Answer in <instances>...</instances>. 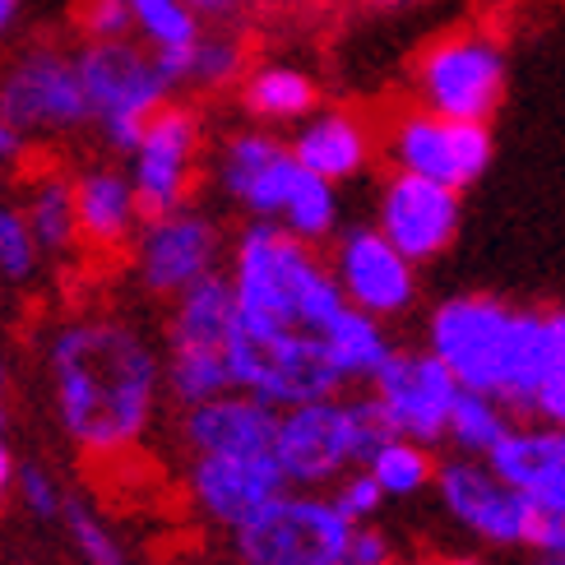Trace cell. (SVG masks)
<instances>
[{"mask_svg":"<svg viewBox=\"0 0 565 565\" xmlns=\"http://www.w3.org/2000/svg\"><path fill=\"white\" fill-rule=\"evenodd\" d=\"M237 329L227 343L232 390L269 408L366 385L398 348L381 320L343 301L324 255L274 223H246L227 260Z\"/></svg>","mask_w":565,"mask_h":565,"instance_id":"6da1fadb","label":"cell"},{"mask_svg":"<svg viewBox=\"0 0 565 565\" xmlns=\"http://www.w3.org/2000/svg\"><path fill=\"white\" fill-rule=\"evenodd\" d=\"M46 375L61 431L88 459L126 455L153 427L162 358L126 320H65L46 343Z\"/></svg>","mask_w":565,"mask_h":565,"instance_id":"7a4b0ae2","label":"cell"},{"mask_svg":"<svg viewBox=\"0 0 565 565\" xmlns=\"http://www.w3.org/2000/svg\"><path fill=\"white\" fill-rule=\"evenodd\" d=\"M427 352L459 390L491 394L514 417H529L547 366V311L510 306L491 292L445 297L427 316Z\"/></svg>","mask_w":565,"mask_h":565,"instance_id":"3957f363","label":"cell"},{"mask_svg":"<svg viewBox=\"0 0 565 565\" xmlns=\"http://www.w3.org/2000/svg\"><path fill=\"white\" fill-rule=\"evenodd\" d=\"M390 436V422L366 390L329 394L278 413L274 463L288 491H329L352 468H366Z\"/></svg>","mask_w":565,"mask_h":565,"instance_id":"277c9868","label":"cell"},{"mask_svg":"<svg viewBox=\"0 0 565 565\" xmlns=\"http://www.w3.org/2000/svg\"><path fill=\"white\" fill-rule=\"evenodd\" d=\"M79 88L88 103V126H98L111 153H126L139 145L149 116L158 107L172 103V84L158 75V65L149 56V46H139L130 38L116 42H84L75 52Z\"/></svg>","mask_w":565,"mask_h":565,"instance_id":"5b68a950","label":"cell"},{"mask_svg":"<svg viewBox=\"0 0 565 565\" xmlns=\"http://www.w3.org/2000/svg\"><path fill=\"white\" fill-rule=\"evenodd\" d=\"M510 61L497 33L450 29L431 38L413 61V98L422 111L487 126L505 103Z\"/></svg>","mask_w":565,"mask_h":565,"instance_id":"8992f818","label":"cell"},{"mask_svg":"<svg viewBox=\"0 0 565 565\" xmlns=\"http://www.w3.org/2000/svg\"><path fill=\"white\" fill-rule=\"evenodd\" d=\"M352 524L324 491H282L232 529L237 565H343Z\"/></svg>","mask_w":565,"mask_h":565,"instance_id":"52a82bcc","label":"cell"},{"mask_svg":"<svg viewBox=\"0 0 565 565\" xmlns=\"http://www.w3.org/2000/svg\"><path fill=\"white\" fill-rule=\"evenodd\" d=\"M385 153L394 162V172L436 181V185H445V191L463 195L468 185H478L487 177L491 153H497V139H491V126L455 121V116L408 107L390 121Z\"/></svg>","mask_w":565,"mask_h":565,"instance_id":"ba28073f","label":"cell"},{"mask_svg":"<svg viewBox=\"0 0 565 565\" xmlns=\"http://www.w3.org/2000/svg\"><path fill=\"white\" fill-rule=\"evenodd\" d=\"M200 145H204V121L195 107L168 103L149 116L139 145L130 149V191L139 200V214L158 218L172 209L191 204L195 191V168H200Z\"/></svg>","mask_w":565,"mask_h":565,"instance_id":"9c48e42d","label":"cell"},{"mask_svg":"<svg viewBox=\"0 0 565 565\" xmlns=\"http://www.w3.org/2000/svg\"><path fill=\"white\" fill-rule=\"evenodd\" d=\"M431 487H436L440 510L468 537H478L487 547H529L537 505L491 473L487 459H463V455L445 459L436 463Z\"/></svg>","mask_w":565,"mask_h":565,"instance_id":"30bf717a","label":"cell"},{"mask_svg":"<svg viewBox=\"0 0 565 565\" xmlns=\"http://www.w3.org/2000/svg\"><path fill=\"white\" fill-rule=\"evenodd\" d=\"M135 274L153 297H177L191 282L223 269V232L204 209H172V214L145 218L130 242Z\"/></svg>","mask_w":565,"mask_h":565,"instance_id":"8fae6325","label":"cell"},{"mask_svg":"<svg viewBox=\"0 0 565 565\" xmlns=\"http://www.w3.org/2000/svg\"><path fill=\"white\" fill-rule=\"evenodd\" d=\"M366 394L385 413L394 436L417 440L431 450V445L445 440V422H450L459 385L427 348H394L385 366L366 381Z\"/></svg>","mask_w":565,"mask_h":565,"instance_id":"7c38bea8","label":"cell"},{"mask_svg":"<svg viewBox=\"0 0 565 565\" xmlns=\"http://www.w3.org/2000/svg\"><path fill=\"white\" fill-rule=\"evenodd\" d=\"M329 274H334L343 301L371 320H398L417 301V265H408L371 223L339 227L334 250H329Z\"/></svg>","mask_w":565,"mask_h":565,"instance_id":"4fadbf2b","label":"cell"},{"mask_svg":"<svg viewBox=\"0 0 565 565\" xmlns=\"http://www.w3.org/2000/svg\"><path fill=\"white\" fill-rule=\"evenodd\" d=\"M0 111L23 135H70L88 126V103L79 88L75 56L61 46L23 52L0 79Z\"/></svg>","mask_w":565,"mask_h":565,"instance_id":"5bb4252c","label":"cell"},{"mask_svg":"<svg viewBox=\"0 0 565 565\" xmlns=\"http://www.w3.org/2000/svg\"><path fill=\"white\" fill-rule=\"evenodd\" d=\"M463 223V195L408 172H390L375 195V232L408 265H431L455 246Z\"/></svg>","mask_w":565,"mask_h":565,"instance_id":"9a60e30c","label":"cell"},{"mask_svg":"<svg viewBox=\"0 0 565 565\" xmlns=\"http://www.w3.org/2000/svg\"><path fill=\"white\" fill-rule=\"evenodd\" d=\"M297 177L301 162L269 130H237L218 149V191L250 214V223H278Z\"/></svg>","mask_w":565,"mask_h":565,"instance_id":"2e32d148","label":"cell"},{"mask_svg":"<svg viewBox=\"0 0 565 565\" xmlns=\"http://www.w3.org/2000/svg\"><path fill=\"white\" fill-rule=\"evenodd\" d=\"M185 491L195 510L218 529H242L255 510L288 491L274 455H191Z\"/></svg>","mask_w":565,"mask_h":565,"instance_id":"e0dca14e","label":"cell"},{"mask_svg":"<svg viewBox=\"0 0 565 565\" xmlns=\"http://www.w3.org/2000/svg\"><path fill=\"white\" fill-rule=\"evenodd\" d=\"M278 408L242 390L181 408V440L191 455H274Z\"/></svg>","mask_w":565,"mask_h":565,"instance_id":"ac0fdd59","label":"cell"},{"mask_svg":"<svg viewBox=\"0 0 565 565\" xmlns=\"http://www.w3.org/2000/svg\"><path fill=\"white\" fill-rule=\"evenodd\" d=\"M288 149L311 177L343 185V181H358L371 168L375 130L366 116L348 111V107H316L306 121H297V135Z\"/></svg>","mask_w":565,"mask_h":565,"instance_id":"d6986e66","label":"cell"},{"mask_svg":"<svg viewBox=\"0 0 565 565\" xmlns=\"http://www.w3.org/2000/svg\"><path fill=\"white\" fill-rule=\"evenodd\" d=\"M491 473L510 482L537 510H565V431L561 427H520L487 455Z\"/></svg>","mask_w":565,"mask_h":565,"instance_id":"ffe728a7","label":"cell"},{"mask_svg":"<svg viewBox=\"0 0 565 565\" xmlns=\"http://www.w3.org/2000/svg\"><path fill=\"white\" fill-rule=\"evenodd\" d=\"M75 181V227H79V242L93 250H130L139 223V200L130 191V177L121 168H88Z\"/></svg>","mask_w":565,"mask_h":565,"instance_id":"44dd1931","label":"cell"},{"mask_svg":"<svg viewBox=\"0 0 565 565\" xmlns=\"http://www.w3.org/2000/svg\"><path fill=\"white\" fill-rule=\"evenodd\" d=\"M232 329H237V306H232L227 274L218 269L172 297L168 352H218V358H227Z\"/></svg>","mask_w":565,"mask_h":565,"instance_id":"7402d4cb","label":"cell"},{"mask_svg":"<svg viewBox=\"0 0 565 565\" xmlns=\"http://www.w3.org/2000/svg\"><path fill=\"white\" fill-rule=\"evenodd\" d=\"M242 107L260 126H297L320 107V84L297 65H255L242 75Z\"/></svg>","mask_w":565,"mask_h":565,"instance_id":"603a6c76","label":"cell"},{"mask_svg":"<svg viewBox=\"0 0 565 565\" xmlns=\"http://www.w3.org/2000/svg\"><path fill=\"white\" fill-rule=\"evenodd\" d=\"M23 223H29L33 242L42 255H70L79 246V227H75V181L61 172H42L33 177L29 195L19 204Z\"/></svg>","mask_w":565,"mask_h":565,"instance_id":"cb8c5ba5","label":"cell"},{"mask_svg":"<svg viewBox=\"0 0 565 565\" xmlns=\"http://www.w3.org/2000/svg\"><path fill=\"white\" fill-rule=\"evenodd\" d=\"M514 422L520 417H514L501 398L459 390L455 408H450V422H445V440H450L455 455H463V459H487L510 436Z\"/></svg>","mask_w":565,"mask_h":565,"instance_id":"d4e9b609","label":"cell"},{"mask_svg":"<svg viewBox=\"0 0 565 565\" xmlns=\"http://www.w3.org/2000/svg\"><path fill=\"white\" fill-rule=\"evenodd\" d=\"M288 237L306 242V246H324V242H334V232H339V185H329L320 177H311L301 168V177L292 181V195L288 204H282V214L278 223Z\"/></svg>","mask_w":565,"mask_h":565,"instance_id":"484cf974","label":"cell"},{"mask_svg":"<svg viewBox=\"0 0 565 565\" xmlns=\"http://www.w3.org/2000/svg\"><path fill=\"white\" fill-rule=\"evenodd\" d=\"M366 473L371 482L381 487L385 501H408V497H422L436 478V455L427 445L417 440H404V436H390L381 450L366 459Z\"/></svg>","mask_w":565,"mask_h":565,"instance_id":"4316f807","label":"cell"},{"mask_svg":"<svg viewBox=\"0 0 565 565\" xmlns=\"http://www.w3.org/2000/svg\"><path fill=\"white\" fill-rule=\"evenodd\" d=\"M162 385H168L177 408H195L204 398L232 390L227 358H218V352H168L162 358Z\"/></svg>","mask_w":565,"mask_h":565,"instance_id":"83f0119b","label":"cell"},{"mask_svg":"<svg viewBox=\"0 0 565 565\" xmlns=\"http://www.w3.org/2000/svg\"><path fill=\"white\" fill-rule=\"evenodd\" d=\"M130 10V33L145 38L149 52H172V46L200 42L204 23L185 0H126Z\"/></svg>","mask_w":565,"mask_h":565,"instance_id":"f1b7e54d","label":"cell"},{"mask_svg":"<svg viewBox=\"0 0 565 565\" xmlns=\"http://www.w3.org/2000/svg\"><path fill=\"white\" fill-rule=\"evenodd\" d=\"M529 417L565 431V306H547V366L543 381H537Z\"/></svg>","mask_w":565,"mask_h":565,"instance_id":"f546056e","label":"cell"},{"mask_svg":"<svg viewBox=\"0 0 565 565\" xmlns=\"http://www.w3.org/2000/svg\"><path fill=\"white\" fill-rule=\"evenodd\" d=\"M242 75H246V46H242V38H232V33H200L195 56H191V79H185V84L218 93V88L242 84Z\"/></svg>","mask_w":565,"mask_h":565,"instance_id":"4dcf8cb0","label":"cell"},{"mask_svg":"<svg viewBox=\"0 0 565 565\" xmlns=\"http://www.w3.org/2000/svg\"><path fill=\"white\" fill-rule=\"evenodd\" d=\"M61 524H65V533H70V543H75V552L84 556V565H126L121 537H116V533L98 520V510H93V505L65 497Z\"/></svg>","mask_w":565,"mask_h":565,"instance_id":"1f68e13d","label":"cell"},{"mask_svg":"<svg viewBox=\"0 0 565 565\" xmlns=\"http://www.w3.org/2000/svg\"><path fill=\"white\" fill-rule=\"evenodd\" d=\"M42 265V250L33 242L29 223H23L19 204H0V278L6 282H29Z\"/></svg>","mask_w":565,"mask_h":565,"instance_id":"d6a6232c","label":"cell"},{"mask_svg":"<svg viewBox=\"0 0 565 565\" xmlns=\"http://www.w3.org/2000/svg\"><path fill=\"white\" fill-rule=\"evenodd\" d=\"M329 497V505H334L343 520L358 529V524H375V514L385 510V497H381V487L371 482V473L366 468H352V473H343L334 487L324 491Z\"/></svg>","mask_w":565,"mask_h":565,"instance_id":"836d02e7","label":"cell"},{"mask_svg":"<svg viewBox=\"0 0 565 565\" xmlns=\"http://www.w3.org/2000/svg\"><path fill=\"white\" fill-rule=\"evenodd\" d=\"M14 487H19V501H23V510H29V514H38V520H61L65 491H61V482L46 473L42 463H19Z\"/></svg>","mask_w":565,"mask_h":565,"instance_id":"e575fe53","label":"cell"},{"mask_svg":"<svg viewBox=\"0 0 565 565\" xmlns=\"http://www.w3.org/2000/svg\"><path fill=\"white\" fill-rule=\"evenodd\" d=\"M75 23H79L84 42L130 38V10H126V0H79V6H75Z\"/></svg>","mask_w":565,"mask_h":565,"instance_id":"d590c367","label":"cell"},{"mask_svg":"<svg viewBox=\"0 0 565 565\" xmlns=\"http://www.w3.org/2000/svg\"><path fill=\"white\" fill-rule=\"evenodd\" d=\"M394 561H398V547L381 524H358L348 533L343 565H394Z\"/></svg>","mask_w":565,"mask_h":565,"instance_id":"8d00e7d4","label":"cell"},{"mask_svg":"<svg viewBox=\"0 0 565 565\" xmlns=\"http://www.w3.org/2000/svg\"><path fill=\"white\" fill-rule=\"evenodd\" d=\"M529 547L543 561H565V510H533Z\"/></svg>","mask_w":565,"mask_h":565,"instance_id":"74e56055","label":"cell"},{"mask_svg":"<svg viewBox=\"0 0 565 565\" xmlns=\"http://www.w3.org/2000/svg\"><path fill=\"white\" fill-rule=\"evenodd\" d=\"M14 158H23V130L0 111V162H14Z\"/></svg>","mask_w":565,"mask_h":565,"instance_id":"f35d334b","label":"cell"},{"mask_svg":"<svg viewBox=\"0 0 565 565\" xmlns=\"http://www.w3.org/2000/svg\"><path fill=\"white\" fill-rule=\"evenodd\" d=\"M185 6L200 14V23H204V19H218V23H223V19H232V14L242 10V0H185Z\"/></svg>","mask_w":565,"mask_h":565,"instance_id":"ab89813d","label":"cell"},{"mask_svg":"<svg viewBox=\"0 0 565 565\" xmlns=\"http://www.w3.org/2000/svg\"><path fill=\"white\" fill-rule=\"evenodd\" d=\"M14 473H19V463H14V450H10V440L6 431H0V497L14 487Z\"/></svg>","mask_w":565,"mask_h":565,"instance_id":"60d3db41","label":"cell"},{"mask_svg":"<svg viewBox=\"0 0 565 565\" xmlns=\"http://www.w3.org/2000/svg\"><path fill=\"white\" fill-rule=\"evenodd\" d=\"M394 565H482L478 556H398Z\"/></svg>","mask_w":565,"mask_h":565,"instance_id":"b9f144b4","label":"cell"},{"mask_svg":"<svg viewBox=\"0 0 565 565\" xmlns=\"http://www.w3.org/2000/svg\"><path fill=\"white\" fill-rule=\"evenodd\" d=\"M366 10H375V14H404V10H413V6H422V0H362Z\"/></svg>","mask_w":565,"mask_h":565,"instance_id":"7bdbcfd3","label":"cell"},{"mask_svg":"<svg viewBox=\"0 0 565 565\" xmlns=\"http://www.w3.org/2000/svg\"><path fill=\"white\" fill-rule=\"evenodd\" d=\"M6 422H10V366L0 358V431H6Z\"/></svg>","mask_w":565,"mask_h":565,"instance_id":"ee69618b","label":"cell"},{"mask_svg":"<svg viewBox=\"0 0 565 565\" xmlns=\"http://www.w3.org/2000/svg\"><path fill=\"white\" fill-rule=\"evenodd\" d=\"M19 14H23V0H0V38H6V33L14 29Z\"/></svg>","mask_w":565,"mask_h":565,"instance_id":"f6af8a7d","label":"cell"},{"mask_svg":"<svg viewBox=\"0 0 565 565\" xmlns=\"http://www.w3.org/2000/svg\"><path fill=\"white\" fill-rule=\"evenodd\" d=\"M537 565H565V561H537Z\"/></svg>","mask_w":565,"mask_h":565,"instance_id":"bcb514c9","label":"cell"}]
</instances>
